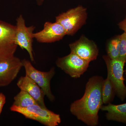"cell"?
Returning <instances> with one entry per match:
<instances>
[{
	"label": "cell",
	"instance_id": "20",
	"mask_svg": "<svg viewBox=\"0 0 126 126\" xmlns=\"http://www.w3.org/2000/svg\"><path fill=\"white\" fill-rule=\"evenodd\" d=\"M37 4L39 5H41L43 4L44 0H36Z\"/></svg>",
	"mask_w": 126,
	"mask_h": 126
},
{
	"label": "cell",
	"instance_id": "1",
	"mask_svg": "<svg viewBox=\"0 0 126 126\" xmlns=\"http://www.w3.org/2000/svg\"><path fill=\"white\" fill-rule=\"evenodd\" d=\"M104 80L101 76L91 77L86 83L83 96L70 105V111L72 115L88 126L98 125V112L103 104L102 88Z\"/></svg>",
	"mask_w": 126,
	"mask_h": 126
},
{
	"label": "cell",
	"instance_id": "5",
	"mask_svg": "<svg viewBox=\"0 0 126 126\" xmlns=\"http://www.w3.org/2000/svg\"><path fill=\"white\" fill-rule=\"evenodd\" d=\"M107 72L115 89V93L121 100L126 97V87L124 83V67L125 63L119 60H112L107 55L103 56Z\"/></svg>",
	"mask_w": 126,
	"mask_h": 126
},
{
	"label": "cell",
	"instance_id": "17",
	"mask_svg": "<svg viewBox=\"0 0 126 126\" xmlns=\"http://www.w3.org/2000/svg\"><path fill=\"white\" fill-rule=\"evenodd\" d=\"M120 36V50L118 60L126 62V33L124 32Z\"/></svg>",
	"mask_w": 126,
	"mask_h": 126
},
{
	"label": "cell",
	"instance_id": "15",
	"mask_svg": "<svg viewBox=\"0 0 126 126\" xmlns=\"http://www.w3.org/2000/svg\"><path fill=\"white\" fill-rule=\"evenodd\" d=\"M14 100L13 105L22 108L38 104L30 94L23 90H20V92L15 96Z\"/></svg>",
	"mask_w": 126,
	"mask_h": 126
},
{
	"label": "cell",
	"instance_id": "10",
	"mask_svg": "<svg viewBox=\"0 0 126 126\" xmlns=\"http://www.w3.org/2000/svg\"><path fill=\"white\" fill-rule=\"evenodd\" d=\"M23 67L22 60L15 56L0 61V87L9 85Z\"/></svg>",
	"mask_w": 126,
	"mask_h": 126
},
{
	"label": "cell",
	"instance_id": "7",
	"mask_svg": "<svg viewBox=\"0 0 126 126\" xmlns=\"http://www.w3.org/2000/svg\"><path fill=\"white\" fill-rule=\"evenodd\" d=\"M89 63L72 52L58 58L55 63L58 67L73 78H78L83 75L87 70Z\"/></svg>",
	"mask_w": 126,
	"mask_h": 126
},
{
	"label": "cell",
	"instance_id": "3",
	"mask_svg": "<svg viewBox=\"0 0 126 126\" xmlns=\"http://www.w3.org/2000/svg\"><path fill=\"white\" fill-rule=\"evenodd\" d=\"M87 16V9L79 5L59 14L55 21L63 26L66 35H73L86 24Z\"/></svg>",
	"mask_w": 126,
	"mask_h": 126
},
{
	"label": "cell",
	"instance_id": "4",
	"mask_svg": "<svg viewBox=\"0 0 126 126\" xmlns=\"http://www.w3.org/2000/svg\"><path fill=\"white\" fill-rule=\"evenodd\" d=\"M22 60L26 75L29 76L38 84L50 101L54 102L55 97L52 94L50 87V81L55 74L54 67L48 72H42L35 68L29 60L24 59Z\"/></svg>",
	"mask_w": 126,
	"mask_h": 126
},
{
	"label": "cell",
	"instance_id": "21",
	"mask_svg": "<svg viewBox=\"0 0 126 126\" xmlns=\"http://www.w3.org/2000/svg\"></svg>",
	"mask_w": 126,
	"mask_h": 126
},
{
	"label": "cell",
	"instance_id": "11",
	"mask_svg": "<svg viewBox=\"0 0 126 126\" xmlns=\"http://www.w3.org/2000/svg\"><path fill=\"white\" fill-rule=\"evenodd\" d=\"M66 35L63 26L56 22H46L41 31L34 33V38L40 43H49L59 41Z\"/></svg>",
	"mask_w": 126,
	"mask_h": 126
},
{
	"label": "cell",
	"instance_id": "6",
	"mask_svg": "<svg viewBox=\"0 0 126 126\" xmlns=\"http://www.w3.org/2000/svg\"><path fill=\"white\" fill-rule=\"evenodd\" d=\"M16 26L0 20V61L15 56L18 46L15 42Z\"/></svg>",
	"mask_w": 126,
	"mask_h": 126
},
{
	"label": "cell",
	"instance_id": "8",
	"mask_svg": "<svg viewBox=\"0 0 126 126\" xmlns=\"http://www.w3.org/2000/svg\"><path fill=\"white\" fill-rule=\"evenodd\" d=\"M15 42L18 46L22 49H25L28 52L32 62L34 61L33 53V31L35 27L33 26L27 27L25 21L22 15H20L16 19Z\"/></svg>",
	"mask_w": 126,
	"mask_h": 126
},
{
	"label": "cell",
	"instance_id": "16",
	"mask_svg": "<svg viewBox=\"0 0 126 126\" xmlns=\"http://www.w3.org/2000/svg\"><path fill=\"white\" fill-rule=\"evenodd\" d=\"M120 36L114 37L109 41L107 46V55L112 60H118L120 50Z\"/></svg>",
	"mask_w": 126,
	"mask_h": 126
},
{
	"label": "cell",
	"instance_id": "2",
	"mask_svg": "<svg viewBox=\"0 0 126 126\" xmlns=\"http://www.w3.org/2000/svg\"><path fill=\"white\" fill-rule=\"evenodd\" d=\"M11 111L20 113L27 119H32L46 126H57L61 122L60 115L38 104L26 108L12 105Z\"/></svg>",
	"mask_w": 126,
	"mask_h": 126
},
{
	"label": "cell",
	"instance_id": "18",
	"mask_svg": "<svg viewBox=\"0 0 126 126\" xmlns=\"http://www.w3.org/2000/svg\"><path fill=\"white\" fill-rule=\"evenodd\" d=\"M5 96L2 93H0V115L2 112V109L6 103Z\"/></svg>",
	"mask_w": 126,
	"mask_h": 126
},
{
	"label": "cell",
	"instance_id": "13",
	"mask_svg": "<svg viewBox=\"0 0 126 126\" xmlns=\"http://www.w3.org/2000/svg\"><path fill=\"white\" fill-rule=\"evenodd\" d=\"M101 110L107 112L106 116L108 120L126 123V103L119 105L110 103L102 106Z\"/></svg>",
	"mask_w": 126,
	"mask_h": 126
},
{
	"label": "cell",
	"instance_id": "19",
	"mask_svg": "<svg viewBox=\"0 0 126 126\" xmlns=\"http://www.w3.org/2000/svg\"><path fill=\"white\" fill-rule=\"evenodd\" d=\"M118 25L120 29L126 33V15L124 19L118 23Z\"/></svg>",
	"mask_w": 126,
	"mask_h": 126
},
{
	"label": "cell",
	"instance_id": "12",
	"mask_svg": "<svg viewBox=\"0 0 126 126\" xmlns=\"http://www.w3.org/2000/svg\"><path fill=\"white\" fill-rule=\"evenodd\" d=\"M16 84L20 90L26 91L30 94L40 106L47 108L44 101L45 94L38 84L29 76L25 75L20 77Z\"/></svg>",
	"mask_w": 126,
	"mask_h": 126
},
{
	"label": "cell",
	"instance_id": "14",
	"mask_svg": "<svg viewBox=\"0 0 126 126\" xmlns=\"http://www.w3.org/2000/svg\"><path fill=\"white\" fill-rule=\"evenodd\" d=\"M115 93V89L110 80L109 74L107 72V78L104 79L102 88V97L103 103H111L114 99Z\"/></svg>",
	"mask_w": 126,
	"mask_h": 126
},
{
	"label": "cell",
	"instance_id": "9",
	"mask_svg": "<svg viewBox=\"0 0 126 126\" xmlns=\"http://www.w3.org/2000/svg\"><path fill=\"white\" fill-rule=\"evenodd\" d=\"M70 51L90 63L96 59L99 49L96 43L82 35L78 40L69 45Z\"/></svg>",
	"mask_w": 126,
	"mask_h": 126
}]
</instances>
